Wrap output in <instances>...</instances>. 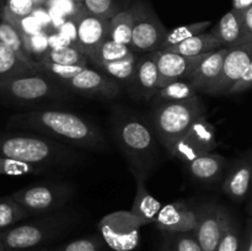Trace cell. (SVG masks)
Here are the masks:
<instances>
[{
    "label": "cell",
    "instance_id": "cell-1",
    "mask_svg": "<svg viewBox=\"0 0 252 251\" xmlns=\"http://www.w3.org/2000/svg\"><path fill=\"white\" fill-rule=\"evenodd\" d=\"M12 128L33 130L84 150L106 149V139L100 128L80 115L59 110H33L10 117Z\"/></svg>",
    "mask_w": 252,
    "mask_h": 251
},
{
    "label": "cell",
    "instance_id": "cell-2",
    "mask_svg": "<svg viewBox=\"0 0 252 251\" xmlns=\"http://www.w3.org/2000/svg\"><path fill=\"white\" fill-rule=\"evenodd\" d=\"M0 157L33 165L39 170H68L84 161L78 148L46 135L11 133L0 135Z\"/></svg>",
    "mask_w": 252,
    "mask_h": 251
},
{
    "label": "cell",
    "instance_id": "cell-3",
    "mask_svg": "<svg viewBox=\"0 0 252 251\" xmlns=\"http://www.w3.org/2000/svg\"><path fill=\"white\" fill-rule=\"evenodd\" d=\"M112 133L135 179L145 181L158 164L159 150L152 126L139 116L116 112Z\"/></svg>",
    "mask_w": 252,
    "mask_h": 251
},
{
    "label": "cell",
    "instance_id": "cell-4",
    "mask_svg": "<svg viewBox=\"0 0 252 251\" xmlns=\"http://www.w3.org/2000/svg\"><path fill=\"white\" fill-rule=\"evenodd\" d=\"M78 223V213L70 211H57L41 214L27 223L12 225L0 230V244L6 251H24L43 248L46 244L70 230Z\"/></svg>",
    "mask_w": 252,
    "mask_h": 251
},
{
    "label": "cell",
    "instance_id": "cell-5",
    "mask_svg": "<svg viewBox=\"0 0 252 251\" xmlns=\"http://www.w3.org/2000/svg\"><path fill=\"white\" fill-rule=\"evenodd\" d=\"M203 115V103L198 97L181 102H165L153 112L152 127L162 147L171 154L176 143Z\"/></svg>",
    "mask_w": 252,
    "mask_h": 251
},
{
    "label": "cell",
    "instance_id": "cell-6",
    "mask_svg": "<svg viewBox=\"0 0 252 251\" xmlns=\"http://www.w3.org/2000/svg\"><path fill=\"white\" fill-rule=\"evenodd\" d=\"M68 89L41 73H29L0 81V100L16 105H32L43 101L65 100Z\"/></svg>",
    "mask_w": 252,
    "mask_h": 251
},
{
    "label": "cell",
    "instance_id": "cell-7",
    "mask_svg": "<svg viewBox=\"0 0 252 251\" xmlns=\"http://www.w3.org/2000/svg\"><path fill=\"white\" fill-rule=\"evenodd\" d=\"M74 193V187L68 182H46L25 187L10 196L32 216L62 211Z\"/></svg>",
    "mask_w": 252,
    "mask_h": 251
},
{
    "label": "cell",
    "instance_id": "cell-8",
    "mask_svg": "<svg viewBox=\"0 0 252 251\" xmlns=\"http://www.w3.org/2000/svg\"><path fill=\"white\" fill-rule=\"evenodd\" d=\"M133 25L132 42L129 48L133 53H152L160 51L167 31L158 15L145 5H135L132 10Z\"/></svg>",
    "mask_w": 252,
    "mask_h": 251
},
{
    "label": "cell",
    "instance_id": "cell-9",
    "mask_svg": "<svg viewBox=\"0 0 252 251\" xmlns=\"http://www.w3.org/2000/svg\"><path fill=\"white\" fill-rule=\"evenodd\" d=\"M216 147V127L203 115L189 127L186 134L176 143L171 155L187 164L201 155L213 152Z\"/></svg>",
    "mask_w": 252,
    "mask_h": 251
},
{
    "label": "cell",
    "instance_id": "cell-10",
    "mask_svg": "<svg viewBox=\"0 0 252 251\" xmlns=\"http://www.w3.org/2000/svg\"><path fill=\"white\" fill-rule=\"evenodd\" d=\"M252 61V39L229 48L220 74L206 91L207 95H228L229 90L243 76Z\"/></svg>",
    "mask_w": 252,
    "mask_h": 251
},
{
    "label": "cell",
    "instance_id": "cell-11",
    "mask_svg": "<svg viewBox=\"0 0 252 251\" xmlns=\"http://www.w3.org/2000/svg\"><path fill=\"white\" fill-rule=\"evenodd\" d=\"M233 216L219 203H203L199 223L194 230L203 251H217L221 236L233 221Z\"/></svg>",
    "mask_w": 252,
    "mask_h": 251
},
{
    "label": "cell",
    "instance_id": "cell-12",
    "mask_svg": "<svg viewBox=\"0 0 252 251\" xmlns=\"http://www.w3.org/2000/svg\"><path fill=\"white\" fill-rule=\"evenodd\" d=\"M76 44L89 59L98 47L110 38V20L95 16L88 10H79L73 15Z\"/></svg>",
    "mask_w": 252,
    "mask_h": 251
},
{
    "label": "cell",
    "instance_id": "cell-13",
    "mask_svg": "<svg viewBox=\"0 0 252 251\" xmlns=\"http://www.w3.org/2000/svg\"><path fill=\"white\" fill-rule=\"evenodd\" d=\"M202 204L179 201L160 209L155 225L161 231L194 233L199 223Z\"/></svg>",
    "mask_w": 252,
    "mask_h": 251
},
{
    "label": "cell",
    "instance_id": "cell-14",
    "mask_svg": "<svg viewBox=\"0 0 252 251\" xmlns=\"http://www.w3.org/2000/svg\"><path fill=\"white\" fill-rule=\"evenodd\" d=\"M139 220L133 216H112L101 223V234L105 243L116 251H129L138 245Z\"/></svg>",
    "mask_w": 252,
    "mask_h": 251
},
{
    "label": "cell",
    "instance_id": "cell-15",
    "mask_svg": "<svg viewBox=\"0 0 252 251\" xmlns=\"http://www.w3.org/2000/svg\"><path fill=\"white\" fill-rule=\"evenodd\" d=\"M68 90L89 97L115 98L120 95L121 89L118 81L106 75L101 70L85 68L70 80L63 83Z\"/></svg>",
    "mask_w": 252,
    "mask_h": 251
},
{
    "label": "cell",
    "instance_id": "cell-16",
    "mask_svg": "<svg viewBox=\"0 0 252 251\" xmlns=\"http://www.w3.org/2000/svg\"><path fill=\"white\" fill-rule=\"evenodd\" d=\"M157 64L159 71V89L179 80H189L206 54L186 57L170 51H157Z\"/></svg>",
    "mask_w": 252,
    "mask_h": 251
},
{
    "label": "cell",
    "instance_id": "cell-17",
    "mask_svg": "<svg viewBox=\"0 0 252 251\" xmlns=\"http://www.w3.org/2000/svg\"><path fill=\"white\" fill-rule=\"evenodd\" d=\"M228 52L229 48H220L204 56V58L202 59L201 63L194 69L189 79V83L196 88L197 91L206 94L209 86L216 81V79L220 74Z\"/></svg>",
    "mask_w": 252,
    "mask_h": 251
},
{
    "label": "cell",
    "instance_id": "cell-18",
    "mask_svg": "<svg viewBox=\"0 0 252 251\" xmlns=\"http://www.w3.org/2000/svg\"><path fill=\"white\" fill-rule=\"evenodd\" d=\"M252 186V164L249 157L238 160L229 170L223 191L229 198L240 202L248 196Z\"/></svg>",
    "mask_w": 252,
    "mask_h": 251
},
{
    "label": "cell",
    "instance_id": "cell-19",
    "mask_svg": "<svg viewBox=\"0 0 252 251\" xmlns=\"http://www.w3.org/2000/svg\"><path fill=\"white\" fill-rule=\"evenodd\" d=\"M0 41L4 42L6 46L14 51V53L19 57L21 62H24L32 71L39 73L38 71V62L34 61L31 54V49L27 44L29 36L17 26H15L9 20H0Z\"/></svg>",
    "mask_w": 252,
    "mask_h": 251
},
{
    "label": "cell",
    "instance_id": "cell-20",
    "mask_svg": "<svg viewBox=\"0 0 252 251\" xmlns=\"http://www.w3.org/2000/svg\"><path fill=\"white\" fill-rule=\"evenodd\" d=\"M211 32L221 42L224 48H231L249 39L244 26L243 12L234 9L226 12Z\"/></svg>",
    "mask_w": 252,
    "mask_h": 251
},
{
    "label": "cell",
    "instance_id": "cell-21",
    "mask_svg": "<svg viewBox=\"0 0 252 251\" xmlns=\"http://www.w3.org/2000/svg\"><path fill=\"white\" fill-rule=\"evenodd\" d=\"M134 84L137 90L145 100H150L159 90V71L157 53H147L137 62Z\"/></svg>",
    "mask_w": 252,
    "mask_h": 251
},
{
    "label": "cell",
    "instance_id": "cell-22",
    "mask_svg": "<svg viewBox=\"0 0 252 251\" xmlns=\"http://www.w3.org/2000/svg\"><path fill=\"white\" fill-rule=\"evenodd\" d=\"M189 174L201 182H217L223 175L226 166V159L218 153H207L187 162Z\"/></svg>",
    "mask_w": 252,
    "mask_h": 251
},
{
    "label": "cell",
    "instance_id": "cell-23",
    "mask_svg": "<svg viewBox=\"0 0 252 251\" xmlns=\"http://www.w3.org/2000/svg\"><path fill=\"white\" fill-rule=\"evenodd\" d=\"M220 48H224L221 42L209 31L196 34V36L181 42L169 51L186 57H197L218 51Z\"/></svg>",
    "mask_w": 252,
    "mask_h": 251
},
{
    "label": "cell",
    "instance_id": "cell-24",
    "mask_svg": "<svg viewBox=\"0 0 252 251\" xmlns=\"http://www.w3.org/2000/svg\"><path fill=\"white\" fill-rule=\"evenodd\" d=\"M137 181L138 189L134 206H133L132 209V214L137 217L138 220L142 224L155 223L158 214H159L160 209H161V206L144 188L145 181H142V180H137Z\"/></svg>",
    "mask_w": 252,
    "mask_h": 251
},
{
    "label": "cell",
    "instance_id": "cell-25",
    "mask_svg": "<svg viewBox=\"0 0 252 251\" xmlns=\"http://www.w3.org/2000/svg\"><path fill=\"white\" fill-rule=\"evenodd\" d=\"M39 59L57 64H65V65H81L85 66V68H88L89 64V58L79 48L78 44H70V46H61L57 47V48H51L44 52Z\"/></svg>",
    "mask_w": 252,
    "mask_h": 251
},
{
    "label": "cell",
    "instance_id": "cell-26",
    "mask_svg": "<svg viewBox=\"0 0 252 251\" xmlns=\"http://www.w3.org/2000/svg\"><path fill=\"white\" fill-rule=\"evenodd\" d=\"M135 54L132 49L125 44L117 43L111 38L106 39L102 44L97 48V51L91 56L89 59L93 62L96 66H100L103 63H110V62L122 61V59L134 58Z\"/></svg>",
    "mask_w": 252,
    "mask_h": 251
},
{
    "label": "cell",
    "instance_id": "cell-27",
    "mask_svg": "<svg viewBox=\"0 0 252 251\" xmlns=\"http://www.w3.org/2000/svg\"><path fill=\"white\" fill-rule=\"evenodd\" d=\"M198 91L196 90L193 85L189 80H179L174 83L167 84L164 88H160L154 97L165 102H181V101L192 100V98L198 97L197 96Z\"/></svg>",
    "mask_w": 252,
    "mask_h": 251
},
{
    "label": "cell",
    "instance_id": "cell-28",
    "mask_svg": "<svg viewBox=\"0 0 252 251\" xmlns=\"http://www.w3.org/2000/svg\"><path fill=\"white\" fill-rule=\"evenodd\" d=\"M29 73L34 71H32L24 62L20 61L19 57L9 46L0 41V81Z\"/></svg>",
    "mask_w": 252,
    "mask_h": 251
},
{
    "label": "cell",
    "instance_id": "cell-29",
    "mask_svg": "<svg viewBox=\"0 0 252 251\" xmlns=\"http://www.w3.org/2000/svg\"><path fill=\"white\" fill-rule=\"evenodd\" d=\"M159 251H203L193 233L162 231Z\"/></svg>",
    "mask_w": 252,
    "mask_h": 251
},
{
    "label": "cell",
    "instance_id": "cell-30",
    "mask_svg": "<svg viewBox=\"0 0 252 251\" xmlns=\"http://www.w3.org/2000/svg\"><path fill=\"white\" fill-rule=\"evenodd\" d=\"M133 25L134 19L130 10L117 12L110 20V38L117 43L129 47L132 42Z\"/></svg>",
    "mask_w": 252,
    "mask_h": 251
},
{
    "label": "cell",
    "instance_id": "cell-31",
    "mask_svg": "<svg viewBox=\"0 0 252 251\" xmlns=\"http://www.w3.org/2000/svg\"><path fill=\"white\" fill-rule=\"evenodd\" d=\"M211 25V21H201L194 22V24L184 25V26H179L176 29L171 30V31L167 32L160 51H169V49L174 48L175 46L180 44L181 42L186 41V39L191 38V37L196 36V34L203 33V32H206L207 27H209Z\"/></svg>",
    "mask_w": 252,
    "mask_h": 251
},
{
    "label": "cell",
    "instance_id": "cell-32",
    "mask_svg": "<svg viewBox=\"0 0 252 251\" xmlns=\"http://www.w3.org/2000/svg\"><path fill=\"white\" fill-rule=\"evenodd\" d=\"M135 66H137V59L134 57V58L103 63L97 66V69L118 83H134Z\"/></svg>",
    "mask_w": 252,
    "mask_h": 251
},
{
    "label": "cell",
    "instance_id": "cell-33",
    "mask_svg": "<svg viewBox=\"0 0 252 251\" xmlns=\"http://www.w3.org/2000/svg\"><path fill=\"white\" fill-rule=\"evenodd\" d=\"M30 216L31 213L14 201L11 196L0 198V230L10 228Z\"/></svg>",
    "mask_w": 252,
    "mask_h": 251
},
{
    "label": "cell",
    "instance_id": "cell-34",
    "mask_svg": "<svg viewBox=\"0 0 252 251\" xmlns=\"http://www.w3.org/2000/svg\"><path fill=\"white\" fill-rule=\"evenodd\" d=\"M85 66L81 65H65V64L52 63L48 61H38V71L41 74L49 76L59 83H65L66 80H70L71 78L80 73Z\"/></svg>",
    "mask_w": 252,
    "mask_h": 251
},
{
    "label": "cell",
    "instance_id": "cell-35",
    "mask_svg": "<svg viewBox=\"0 0 252 251\" xmlns=\"http://www.w3.org/2000/svg\"><path fill=\"white\" fill-rule=\"evenodd\" d=\"M105 240L102 236H89V238L76 239L64 245L48 249V251H103Z\"/></svg>",
    "mask_w": 252,
    "mask_h": 251
},
{
    "label": "cell",
    "instance_id": "cell-36",
    "mask_svg": "<svg viewBox=\"0 0 252 251\" xmlns=\"http://www.w3.org/2000/svg\"><path fill=\"white\" fill-rule=\"evenodd\" d=\"M41 170L33 165L19 161V160L10 159L6 157H0V175L6 176H24V175L37 174Z\"/></svg>",
    "mask_w": 252,
    "mask_h": 251
},
{
    "label": "cell",
    "instance_id": "cell-37",
    "mask_svg": "<svg viewBox=\"0 0 252 251\" xmlns=\"http://www.w3.org/2000/svg\"><path fill=\"white\" fill-rule=\"evenodd\" d=\"M240 248V233H239L238 224L233 219L230 225L221 236L217 251H239Z\"/></svg>",
    "mask_w": 252,
    "mask_h": 251
},
{
    "label": "cell",
    "instance_id": "cell-38",
    "mask_svg": "<svg viewBox=\"0 0 252 251\" xmlns=\"http://www.w3.org/2000/svg\"><path fill=\"white\" fill-rule=\"evenodd\" d=\"M83 2L84 7L95 16L111 20L116 15L112 0H84Z\"/></svg>",
    "mask_w": 252,
    "mask_h": 251
},
{
    "label": "cell",
    "instance_id": "cell-39",
    "mask_svg": "<svg viewBox=\"0 0 252 251\" xmlns=\"http://www.w3.org/2000/svg\"><path fill=\"white\" fill-rule=\"evenodd\" d=\"M17 17H25L33 9V0H7L5 5Z\"/></svg>",
    "mask_w": 252,
    "mask_h": 251
},
{
    "label": "cell",
    "instance_id": "cell-40",
    "mask_svg": "<svg viewBox=\"0 0 252 251\" xmlns=\"http://www.w3.org/2000/svg\"><path fill=\"white\" fill-rule=\"evenodd\" d=\"M252 89V61L250 65L245 70L240 79L235 83V85L229 90L228 95H238V94L245 93V91L251 90Z\"/></svg>",
    "mask_w": 252,
    "mask_h": 251
},
{
    "label": "cell",
    "instance_id": "cell-41",
    "mask_svg": "<svg viewBox=\"0 0 252 251\" xmlns=\"http://www.w3.org/2000/svg\"><path fill=\"white\" fill-rule=\"evenodd\" d=\"M243 19H244V26H245L246 36H248V38L252 39V6L249 7L246 11L243 12Z\"/></svg>",
    "mask_w": 252,
    "mask_h": 251
},
{
    "label": "cell",
    "instance_id": "cell-42",
    "mask_svg": "<svg viewBox=\"0 0 252 251\" xmlns=\"http://www.w3.org/2000/svg\"><path fill=\"white\" fill-rule=\"evenodd\" d=\"M233 1V9L236 11L244 12L252 6V0H231Z\"/></svg>",
    "mask_w": 252,
    "mask_h": 251
},
{
    "label": "cell",
    "instance_id": "cell-43",
    "mask_svg": "<svg viewBox=\"0 0 252 251\" xmlns=\"http://www.w3.org/2000/svg\"><path fill=\"white\" fill-rule=\"evenodd\" d=\"M243 251H252V220L249 225L248 229V235H246L245 246H244Z\"/></svg>",
    "mask_w": 252,
    "mask_h": 251
},
{
    "label": "cell",
    "instance_id": "cell-44",
    "mask_svg": "<svg viewBox=\"0 0 252 251\" xmlns=\"http://www.w3.org/2000/svg\"><path fill=\"white\" fill-rule=\"evenodd\" d=\"M24 251H48L47 248H37V249H30V250H24Z\"/></svg>",
    "mask_w": 252,
    "mask_h": 251
},
{
    "label": "cell",
    "instance_id": "cell-45",
    "mask_svg": "<svg viewBox=\"0 0 252 251\" xmlns=\"http://www.w3.org/2000/svg\"><path fill=\"white\" fill-rule=\"evenodd\" d=\"M6 4H7V0H0V12L2 11V9H4Z\"/></svg>",
    "mask_w": 252,
    "mask_h": 251
},
{
    "label": "cell",
    "instance_id": "cell-46",
    "mask_svg": "<svg viewBox=\"0 0 252 251\" xmlns=\"http://www.w3.org/2000/svg\"><path fill=\"white\" fill-rule=\"evenodd\" d=\"M249 211L252 214V194H251V201H250V206H249Z\"/></svg>",
    "mask_w": 252,
    "mask_h": 251
},
{
    "label": "cell",
    "instance_id": "cell-47",
    "mask_svg": "<svg viewBox=\"0 0 252 251\" xmlns=\"http://www.w3.org/2000/svg\"><path fill=\"white\" fill-rule=\"evenodd\" d=\"M0 251H6V250H5V249H4V246L1 245V244H0Z\"/></svg>",
    "mask_w": 252,
    "mask_h": 251
},
{
    "label": "cell",
    "instance_id": "cell-48",
    "mask_svg": "<svg viewBox=\"0 0 252 251\" xmlns=\"http://www.w3.org/2000/svg\"><path fill=\"white\" fill-rule=\"evenodd\" d=\"M249 159H250V161H251V164H252V153H251V154L250 155H249Z\"/></svg>",
    "mask_w": 252,
    "mask_h": 251
},
{
    "label": "cell",
    "instance_id": "cell-49",
    "mask_svg": "<svg viewBox=\"0 0 252 251\" xmlns=\"http://www.w3.org/2000/svg\"><path fill=\"white\" fill-rule=\"evenodd\" d=\"M74 1H76V2H80V1H84V0H74Z\"/></svg>",
    "mask_w": 252,
    "mask_h": 251
},
{
    "label": "cell",
    "instance_id": "cell-50",
    "mask_svg": "<svg viewBox=\"0 0 252 251\" xmlns=\"http://www.w3.org/2000/svg\"><path fill=\"white\" fill-rule=\"evenodd\" d=\"M49 1V0H47V2H48Z\"/></svg>",
    "mask_w": 252,
    "mask_h": 251
}]
</instances>
